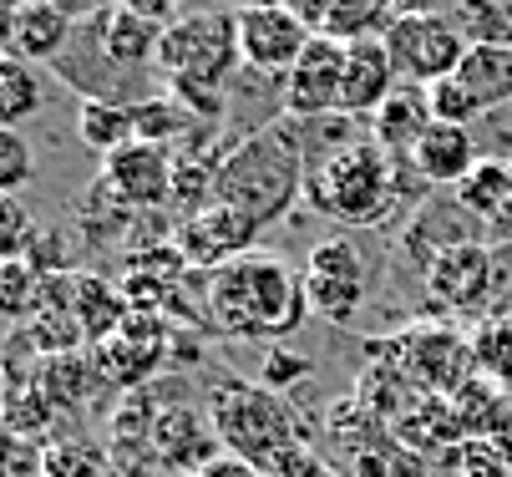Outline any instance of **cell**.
Listing matches in <instances>:
<instances>
[{
    "instance_id": "29",
    "label": "cell",
    "mask_w": 512,
    "mask_h": 477,
    "mask_svg": "<svg viewBox=\"0 0 512 477\" xmlns=\"http://www.w3.org/2000/svg\"><path fill=\"white\" fill-rule=\"evenodd\" d=\"M132 122H137V143H158V148H178L193 127H203V117L193 107H183L173 92L148 102V107H137Z\"/></svg>"
},
{
    "instance_id": "37",
    "label": "cell",
    "mask_w": 512,
    "mask_h": 477,
    "mask_svg": "<svg viewBox=\"0 0 512 477\" xmlns=\"http://www.w3.org/2000/svg\"><path fill=\"white\" fill-rule=\"evenodd\" d=\"M310 371V356H295V351H269V361H264V386H289V381H300Z\"/></svg>"
},
{
    "instance_id": "22",
    "label": "cell",
    "mask_w": 512,
    "mask_h": 477,
    "mask_svg": "<svg viewBox=\"0 0 512 477\" xmlns=\"http://www.w3.org/2000/svg\"><path fill=\"white\" fill-rule=\"evenodd\" d=\"M457 82L477 97L482 112L512 102V46H472L457 66Z\"/></svg>"
},
{
    "instance_id": "6",
    "label": "cell",
    "mask_w": 512,
    "mask_h": 477,
    "mask_svg": "<svg viewBox=\"0 0 512 477\" xmlns=\"http://www.w3.org/2000/svg\"><path fill=\"white\" fill-rule=\"evenodd\" d=\"M376 351L386 361H396L421 396H457L477 376L472 335H462L452 320H416L411 330L381 340Z\"/></svg>"
},
{
    "instance_id": "4",
    "label": "cell",
    "mask_w": 512,
    "mask_h": 477,
    "mask_svg": "<svg viewBox=\"0 0 512 477\" xmlns=\"http://www.w3.org/2000/svg\"><path fill=\"white\" fill-rule=\"evenodd\" d=\"M305 198H310L315 214H325L345 229L381 224L391 209H401V198H406V163L381 153L371 138H360L345 153H335L325 168L310 173Z\"/></svg>"
},
{
    "instance_id": "18",
    "label": "cell",
    "mask_w": 512,
    "mask_h": 477,
    "mask_svg": "<svg viewBox=\"0 0 512 477\" xmlns=\"http://www.w3.org/2000/svg\"><path fill=\"white\" fill-rule=\"evenodd\" d=\"M153 447H158V457L168 467L193 477L208 462H218V447L224 442H218L213 427H203L198 412H188V406H168V412H158V422H153Z\"/></svg>"
},
{
    "instance_id": "11",
    "label": "cell",
    "mask_w": 512,
    "mask_h": 477,
    "mask_svg": "<svg viewBox=\"0 0 512 477\" xmlns=\"http://www.w3.org/2000/svg\"><path fill=\"white\" fill-rule=\"evenodd\" d=\"M340 92H345V41L330 36H315L279 82L284 117H330L340 112Z\"/></svg>"
},
{
    "instance_id": "31",
    "label": "cell",
    "mask_w": 512,
    "mask_h": 477,
    "mask_svg": "<svg viewBox=\"0 0 512 477\" xmlns=\"http://www.w3.org/2000/svg\"><path fill=\"white\" fill-rule=\"evenodd\" d=\"M447 21L472 46H512V26L497 11V0H447Z\"/></svg>"
},
{
    "instance_id": "23",
    "label": "cell",
    "mask_w": 512,
    "mask_h": 477,
    "mask_svg": "<svg viewBox=\"0 0 512 477\" xmlns=\"http://www.w3.org/2000/svg\"><path fill=\"white\" fill-rule=\"evenodd\" d=\"M452 198L462 203L472 219L502 224V219L512 214V163H502V158H482V163L452 188Z\"/></svg>"
},
{
    "instance_id": "33",
    "label": "cell",
    "mask_w": 512,
    "mask_h": 477,
    "mask_svg": "<svg viewBox=\"0 0 512 477\" xmlns=\"http://www.w3.org/2000/svg\"><path fill=\"white\" fill-rule=\"evenodd\" d=\"M36 173V153L31 143L21 138L16 127H0V188H6V198H16Z\"/></svg>"
},
{
    "instance_id": "36",
    "label": "cell",
    "mask_w": 512,
    "mask_h": 477,
    "mask_svg": "<svg viewBox=\"0 0 512 477\" xmlns=\"http://www.w3.org/2000/svg\"><path fill=\"white\" fill-rule=\"evenodd\" d=\"M46 477H102V452L87 442L46 447Z\"/></svg>"
},
{
    "instance_id": "41",
    "label": "cell",
    "mask_w": 512,
    "mask_h": 477,
    "mask_svg": "<svg viewBox=\"0 0 512 477\" xmlns=\"http://www.w3.org/2000/svg\"><path fill=\"white\" fill-rule=\"evenodd\" d=\"M193 477H264V472L249 467V462H239V457H218V462H208V467L193 472Z\"/></svg>"
},
{
    "instance_id": "3",
    "label": "cell",
    "mask_w": 512,
    "mask_h": 477,
    "mask_svg": "<svg viewBox=\"0 0 512 477\" xmlns=\"http://www.w3.org/2000/svg\"><path fill=\"white\" fill-rule=\"evenodd\" d=\"M208 427L224 442V457H239L264 477H289L310 457L300 412L264 381H224L208 401Z\"/></svg>"
},
{
    "instance_id": "46",
    "label": "cell",
    "mask_w": 512,
    "mask_h": 477,
    "mask_svg": "<svg viewBox=\"0 0 512 477\" xmlns=\"http://www.w3.org/2000/svg\"><path fill=\"white\" fill-rule=\"evenodd\" d=\"M112 6H122V0H112Z\"/></svg>"
},
{
    "instance_id": "20",
    "label": "cell",
    "mask_w": 512,
    "mask_h": 477,
    "mask_svg": "<svg viewBox=\"0 0 512 477\" xmlns=\"http://www.w3.org/2000/svg\"><path fill=\"white\" fill-rule=\"evenodd\" d=\"M431 102H426V87H396L386 97V107L371 117V143L381 153H391L396 163H411L416 143L426 138V127H431Z\"/></svg>"
},
{
    "instance_id": "34",
    "label": "cell",
    "mask_w": 512,
    "mask_h": 477,
    "mask_svg": "<svg viewBox=\"0 0 512 477\" xmlns=\"http://www.w3.org/2000/svg\"><path fill=\"white\" fill-rule=\"evenodd\" d=\"M426 102H431V117L436 122H457V127H472L477 117H487L482 107H477V97L457 82V77H447V82H436V87H426Z\"/></svg>"
},
{
    "instance_id": "7",
    "label": "cell",
    "mask_w": 512,
    "mask_h": 477,
    "mask_svg": "<svg viewBox=\"0 0 512 477\" xmlns=\"http://www.w3.org/2000/svg\"><path fill=\"white\" fill-rule=\"evenodd\" d=\"M497 310V244H452L431 264L421 315L426 320H487Z\"/></svg>"
},
{
    "instance_id": "12",
    "label": "cell",
    "mask_w": 512,
    "mask_h": 477,
    "mask_svg": "<svg viewBox=\"0 0 512 477\" xmlns=\"http://www.w3.org/2000/svg\"><path fill=\"white\" fill-rule=\"evenodd\" d=\"M173 173H178L173 148L127 143L112 158H102V178L97 183L122 203V209H158V203H173Z\"/></svg>"
},
{
    "instance_id": "28",
    "label": "cell",
    "mask_w": 512,
    "mask_h": 477,
    "mask_svg": "<svg viewBox=\"0 0 512 477\" xmlns=\"http://www.w3.org/2000/svg\"><path fill=\"white\" fill-rule=\"evenodd\" d=\"M77 138L92 148V153H102V158H112L117 148H127V143H137V122H132V107H107V102H82L77 107Z\"/></svg>"
},
{
    "instance_id": "32",
    "label": "cell",
    "mask_w": 512,
    "mask_h": 477,
    "mask_svg": "<svg viewBox=\"0 0 512 477\" xmlns=\"http://www.w3.org/2000/svg\"><path fill=\"white\" fill-rule=\"evenodd\" d=\"M0 300H6L11 320H26L31 310H41V269L31 259H6V269H0Z\"/></svg>"
},
{
    "instance_id": "21",
    "label": "cell",
    "mask_w": 512,
    "mask_h": 477,
    "mask_svg": "<svg viewBox=\"0 0 512 477\" xmlns=\"http://www.w3.org/2000/svg\"><path fill=\"white\" fill-rule=\"evenodd\" d=\"M391 432H396L406 447H416L421 457H442V452H452L457 442L472 437L467 422H462V406H457L452 396H421Z\"/></svg>"
},
{
    "instance_id": "27",
    "label": "cell",
    "mask_w": 512,
    "mask_h": 477,
    "mask_svg": "<svg viewBox=\"0 0 512 477\" xmlns=\"http://www.w3.org/2000/svg\"><path fill=\"white\" fill-rule=\"evenodd\" d=\"M41 107H46L41 72L31 61H21V56H6V61H0V127H21Z\"/></svg>"
},
{
    "instance_id": "1",
    "label": "cell",
    "mask_w": 512,
    "mask_h": 477,
    "mask_svg": "<svg viewBox=\"0 0 512 477\" xmlns=\"http://www.w3.org/2000/svg\"><path fill=\"white\" fill-rule=\"evenodd\" d=\"M305 183H310V168L295 143V122L279 117V122H264V127L244 132V138H234V148L218 158L213 203H229L249 224L269 229L295 209Z\"/></svg>"
},
{
    "instance_id": "10",
    "label": "cell",
    "mask_w": 512,
    "mask_h": 477,
    "mask_svg": "<svg viewBox=\"0 0 512 477\" xmlns=\"http://www.w3.org/2000/svg\"><path fill=\"white\" fill-rule=\"evenodd\" d=\"M315 41V31L284 6V0H254L249 11H239V51L244 66L259 77H289V66L305 56V46Z\"/></svg>"
},
{
    "instance_id": "35",
    "label": "cell",
    "mask_w": 512,
    "mask_h": 477,
    "mask_svg": "<svg viewBox=\"0 0 512 477\" xmlns=\"http://www.w3.org/2000/svg\"><path fill=\"white\" fill-rule=\"evenodd\" d=\"M36 234L41 229L21 209V198H0V254H6V259H26V249L36 244Z\"/></svg>"
},
{
    "instance_id": "8",
    "label": "cell",
    "mask_w": 512,
    "mask_h": 477,
    "mask_svg": "<svg viewBox=\"0 0 512 477\" xmlns=\"http://www.w3.org/2000/svg\"><path fill=\"white\" fill-rule=\"evenodd\" d=\"M381 41L406 87H436V82L457 77L462 56L472 51V41L447 21V11H401Z\"/></svg>"
},
{
    "instance_id": "19",
    "label": "cell",
    "mask_w": 512,
    "mask_h": 477,
    "mask_svg": "<svg viewBox=\"0 0 512 477\" xmlns=\"http://www.w3.org/2000/svg\"><path fill=\"white\" fill-rule=\"evenodd\" d=\"M71 36H77V21H66L51 0H31L21 11H6V56L21 61H56Z\"/></svg>"
},
{
    "instance_id": "43",
    "label": "cell",
    "mask_w": 512,
    "mask_h": 477,
    "mask_svg": "<svg viewBox=\"0 0 512 477\" xmlns=\"http://www.w3.org/2000/svg\"><path fill=\"white\" fill-rule=\"evenodd\" d=\"M249 6H254V0H213V11H234V16L249 11Z\"/></svg>"
},
{
    "instance_id": "5",
    "label": "cell",
    "mask_w": 512,
    "mask_h": 477,
    "mask_svg": "<svg viewBox=\"0 0 512 477\" xmlns=\"http://www.w3.org/2000/svg\"><path fill=\"white\" fill-rule=\"evenodd\" d=\"M244 61L239 51V16L234 11H193L178 16L163 31L158 46V82L183 97V92H224L234 66Z\"/></svg>"
},
{
    "instance_id": "38",
    "label": "cell",
    "mask_w": 512,
    "mask_h": 477,
    "mask_svg": "<svg viewBox=\"0 0 512 477\" xmlns=\"http://www.w3.org/2000/svg\"><path fill=\"white\" fill-rule=\"evenodd\" d=\"M6 462H11L6 477H46V447H31L26 437H11Z\"/></svg>"
},
{
    "instance_id": "13",
    "label": "cell",
    "mask_w": 512,
    "mask_h": 477,
    "mask_svg": "<svg viewBox=\"0 0 512 477\" xmlns=\"http://www.w3.org/2000/svg\"><path fill=\"white\" fill-rule=\"evenodd\" d=\"M259 234H264V229L249 224L239 209H229V203H208V209H198L193 219L178 224L173 244L183 249L188 264H203L208 275H213V269H224V264L254 254V239H259Z\"/></svg>"
},
{
    "instance_id": "40",
    "label": "cell",
    "mask_w": 512,
    "mask_h": 477,
    "mask_svg": "<svg viewBox=\"0 0 512 477\" xmlns=\"http://www.w3.org/2000/svg\"><path fill=\"white\" fill-rule=\"evenodd\" d=\"M51 6L66 16V21H77V26H87V21H97L112 0H51Z\"/></svg>"
},
{
    "instance_id": "16",
    "label": "cell",
    "mask_w": 512,
    "mask_h": 477,
    "mask_svg": "<svg viewBox=\"0 0 512 477\" xmlns=\"http://www.w3.org/2000/svg\"><path fill=\"white\" fill-rule=\"evenodd\" d=\"M477 138L472 127H457V122H431L426 138L416 143L411 153V168L421 183H436V188H457L472 168H477Z\"/></svg>"
},
{
    "instance_id": "25",
    "label": "cell",
    "mask_w": 512,
    "mask_h": 477,
    "mask_svg": "<svg viewBox=\"0 0 512 477\" xmlns=\"http://www.w3.org/2000/svg\"><path fill=\"white\" fill-rule=\"evenodd\" d=\"M355 477H436V462L406 447L391 427H381L355 447Z\"/></svg>"
},
{
    "instance_id": "42",
    "label": "cell",
    "mask_w": 512,
    "mask_h": 477,
    "mask_svg": "<svg viewBox=\"0 0 512 477\" xmlns=\"http://www.w3.org/2000/svg\"><path fill=\"white\" fill-rule=\"evenodd\" d=\"M289 477H345V472H340L335 462H325V457H315V452H310V457H305L295 472H289Z\"/></svg>"
},
{
    "instance_id": "24",
    "label": "cell",
    "mask_w": 512,
    "mask_h": 477,
    "mask_svg": "<svg viewBox=\"0 0 512 477\" xmlns=\"http://www.w3.org/2000/svg\"><path fill=\"white\" fill-rule=\"evenodd\" d=\"M71 315H77V325H82V335L92 340V346H102V340H112V335L127 325L132 305H127V295L112 290L107 280L77 275V300H71Z\"/></svg>"
},
{
    "instance_id": "2",
    "label": "cell",
    "mask_w": 512,
    "mask_h": 477,
    "mask_svg": "<svg viewBox=\"0 0 512 477\" xmlns=\"http://www.w3.org/2000/svg\"><path fill=\"white\" fill-rule=\"evenodd\" d=\"M208 315L224 335L239 340H289L310 315L305 275L254 249L208 275Z\"/></svg>"
},
{
    "instance_id": "17",
    "label": "cell",
    "mask_w": 512,
    "mask_h": 477,
    "mask_svg": "<svg viewBox=\"0 0 512 477\" xmlns=\"http://www.w3.org/2000/svg\"><path fill=\"white\" fill-rule=\"evenodd\" d=\"M97 31V41L107 46V56L117 66H127V72H158V46H163V31L158 21L137 16L127 6H107L97 21H87Z\"/></svg>"
},
{
    "instance_id": "9",
    "label": "cell",
    "mask_w": 512,
    "mask_h": 477,
    "mask_svg": "<svg viewBox=\"0 0 512 477\" xmlns=\"http://www.w3.org/2000/svg\"><path fill=\"white\" fill-rule=\"evenodd\" d=\"M305 295L310 310L325 315L330 325H350L365 300H371V285H365V259L350 239H320L305 259Z\"/></svg>"
},
{
    "instance_id": "26",
    "label": "cell",
    "mask_w": 512,
    "mask_h": 477,
    "mask_svg": "<svg viewBox=\"0 0 512 477\" xmlns=\"http://www.w3.org/2000/svg\"><path fill=\"white\" fill-rule=\"evenodd\" d=\"M472 361L482 381L512 396V315H487L472 325Z\"/></svg>"
},
{
    "instance_id": "44",
    "label": "cell",
    "mask_w": 512,
    "mask_h": 477,
    "mask_svg": "<svg viewBox=\"0 0 512 477\" xmlns=\"http://www.w3.org/2000/svg\"><path fill=\"white\" fill-rule=\"evenodd\" d=\"M21 6H31V0H6V11H21Z\"/></svg>"
},
{
    "instance_id": "15",
    "label": "cell",
    "mask_w": 512,
    "mask_h": 477,
    "mask_svg": "<svg viewBox=\"0 0 512 477\" xmlns=\"http://www.w3.org/2000/svg\"><path fill=\"white\" fill-rule=\"evenodd\" d=\"M163 351H168V330H158L153 315H127V325L97 346L102 381H117V386L148 381L163 366Z\"/></svg>"
},
{
    "instance_id": "30",
    "label": "cell",
    "mask_w": 512,
    "mask_h": 477,
    "mask_svg": "<svg viewBox=\"0 0 512 477\" xmlns=\"http://www.w3.org/2000/svg\"><path fill=\"white\" fill-rule=\"evenodd\" d=\"M436 477H512V462L492 437H467L436 457Z\"/></svg>"
},
{
    "instance_id": "45",
    "label": "cell",
    "mask_w": 512,
    "mask_h": 477,
    "mask_svg": "<svg viewBox=\"0 0 512 477\" xmlns=\"http://www.w3.org/2000/svg\"><path fill=\"white\" fill-rule=\"evenodd\" d=\"M168 6H183V0H168Z\"/></svg>"
},
{
    "instance_id": "39",
    "label": "cell",
    "mask_w": 512,
    "mask_h": 477,
    "mask_svg": "<svg viewBox=\"0 0 512 477\" xmlns=\"http://www.w3.org/2000/svg\"><path fill=\"white\" fill-rule=\"evenodd\" d=\"M284 6L295 11V16H300V21L315 31V36H320V31L330 26V16H335V6H340V0H284Z\"/></svg>"
},
{
    "instance_id": "14",
    "label": "cell",
    "mask_w": 512,
    "mask_h": 477,
    "mask_svg": "<svg viewBox=\"0 0 512 477\" xmlns=\"http://www.w3.org/2000/svg\"><path fill=\"white\" fill-rule=\"evenodd\" d=\"M396 61L386 51L381 36H365L345 46V92H340V112L345 117H376L386 107V97L396 92Z\"/></svg>"
}]
</instances>
